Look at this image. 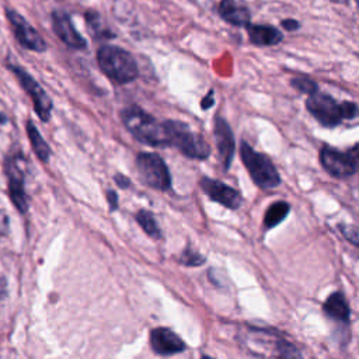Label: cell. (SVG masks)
Instances as JSON below:
<instances>
[{
  "instance_id": "cell-11",
  "label": "cell",
  "mask_w": 359,
  "mask_h": 359,
  "mask_svg": "<svg viewBox=\"0 0 359 359\" xmlns=\"http://www.w3.org/2000/svg\"><path fill=\"white\" fill-rule=\"evenodd\" d=\"M199 187L210 201L217 202L227 209L236 210L243 203V198H241L240 192L219 180L202 177L199 180Z\"/></svg>"
},
{
  "instance_id": "cell-5",
  "label": "cell",
  "mask_w": 359,
  "mask_h": 359,
  "mask_svg": "<svg viewBox=\"0 0 359 359\" xmlns=\"http://www.w3.org/2000/svg\"><path fill=\"white\" fill-rule=\"evenodd\" d=\"M136 168L140 180L150 188L168 191L171 188V174L165 161L157 154L142 151L136 156Z\"/></svg>"
},
{
  "instance_id": "cell-28",
  "label": "cell",
  "mask_w": 359,
  "mask_h": 359,
  "mask_svg": "<svg viewBox=\"0 0 359 359\" xmlns=\"http://www.w3.org/2000/svg\"><path fill=\"white\" fill-rule=\"evenodd\" d=\"M280 25L287 32H294V31H297L300 28V21H297L294 18H285V20L280 21Z\"/></svg>"
},
{
  "instance_id": "cell-17",
  "label": "cell",
  "mask_w": 359,
  "mask_h": 359,
  "mask_svg": "<svg viewBox=\"0 0 359 359\" xmlns=\"http://www.w3.org/2000/svg\"><path fill=\"white\" fill-rule=\"evenodd\" d=\"M324 313L339 323H349L351 318V309L349 304L344 296V293L341 292H334L331 293L327 300L323 304Z\"/></svg>"
},
{
  "instance_id": "cell-29",
  "label": "cell",
  "mask_w": 359,
  "mask_h": 359,
  "mask_svg": "<svg viewBox=\"0 0 359 359\" xmlns=\"http://www.w3.org/2000/svg\"><path fill=\"white\" fill-rule=\"evenodd\" d=\"M107 201H108V203H109L111 212H114V210L118 209V195H116L115 191L109 189V191L107 192Z\"/></svg>"
},
{
  "instance_id": "cell-6",
  "label": "cell",
  "mask_w": 359,
  "mask_h": 359,
  "mask_svg": "<svg viewBox=\"0 0 359 359\" xmlns=\"http://www.w3.org/2000/svg\"><path fill=\"white\" fill-rule=\"evenodd\" d=\"M306 109L324 128H335L344 121L341 102L320 90L307 95Z\"/></svg>"
},
{
  "instance_id": "cell-22",
  "label": "cell",
  "mask_w": 359,
  "mask_h": 359,
  "mask_svg": "<svg viewBox=\"0 0 359 359\" xmlns=\"http://www.w3.org/2000/svg\"><path fill=\"white\" fill-rule=\"evenodd\" d=\"M276 359H303V356L292 342L279 339L276 342Z\"/></svg>"
},
{
  "instance_id": "cell-18",
  "label": "cell",
  "mask_w": 359,
  "mask_h": 359,
  "mask_svg": "<svg viewBox=\"0 0 359 359\" xmlns=\"http://www.w3.org/2000/svg\"><path fill=\"white\" fill-rule=\"evenodd\" d=\"M25 129H27V135H28V139H29L34 153L42 163H48L49 157H50V147L48 146V143L45 142V139L42 137L38 128L34 125V122L31 119L27 121Z\"/></svg>"
},
{
  "instance_id": "cell-4",
  "label": "cell",
  "mask_w": 359,
  "mask_h": 359,
  "mask_svg": "<svg viewBox=\"0 0 359 359\" xmlns=\"http://www.w3.org/2000/svg\"><path fill=\"white\" fill-rule=\"evenodd\" d=\"M240 156L255 185L269 189L280 184V175L272 160L266 154L254 150L245 140L240 144Z\"/></svg>"
},
{
  "instance_id": "cell-35",
  "label": "cell",
  "mask_w": 359,
  "mask_h": 359,
  "mask_svg": "<svg viewBox=\"0 0 359 359\" xmlns=\"http://www.w3.org/2000/svg\"><path fill=\"white\" fill-rule=\"evenodd\" d=\"M355 4H356V8H358V11H359V0H355Z\"/></svg>"
},
{
  "instance_id": "cell-24",
  "label": "cell",
  "mask_w": 359,
  "mask_h": 359,
  "mask_svg": "<svg viewBox=\"0 0 359 359\" xmlns=\"http://www.w3.org/2000/svg\"><path fill=\"white\" fill-rule=\"evenodd\" d=\"M178 261L181 265H185V266H201L205 264L206 258L202 254H199L196 250L187 247L182 250Z\"/></svg>"
},
{
  "instance_id": "cell-9",
  "label": "cell",
  "mask_w": 359,
  "mask_h": 359,
  "mask_svg": "<svg viewBox=\"0 0 359 359\" xmlns=\"http://www.w3.org/2000/svg\"><path fill=\"white\" fill-rule=\"evenodd\" d=\"M6 17L10 22V28L14 32V36L17 42L34 52H45L46 50V42L45 39L39 35V32L27 21L25 17L18 14L14 8H6Z\"/></svg>"
},
{
  "instance_id": "cell-7",
  "label": "cell",
  "mask_w": 359,
  "mask_h": 359,
  "mask_svg": "<svg viewBox=\"0 0 359 359\" xmlns=\"http://www.w3.org/2000/svg\"><path fill=\"white\" fill-rule=\"evenodd\" d=\"M7 67L17 77L20 86L29 95L38 118L43 122H48L50 119V114H52V108H53L50 97L46 94V91L39 86V83L24 67L13 65V63L8 65Z\"/></svg>"
},
{
  "instance_id": "cell-32",
  "label": "cell",
  "mask_w": 359,
  "mask_h": 359,
  "mask_svg": "<svg viewBox=\"0 0 359 359\" xmlns=\"http://www.w3.org/2000/svg\"><path fill=\"white\" fill-rule=\"evenodd\" d=\"M346 153L351 156V158L353 160V163H355L356 167L359 168V143H356V144H353L352 147H349Z\"/></svg>"
},
{
  "instance_id": "cell-30",
  "label": "cell",
  "mask_w": 359,
  "mask_h": 359,
  "mask_svg": "<svg viewBox=\"0 0 359 359\" xmlns=\"http://www.w3.org/2000/svg\"><path fill=\"white\" fill-rule=\"evenodd\" d=\"M213 90H210L203 98H202V101H201V108L202 109H209L210 107H213V104H215V100H213Z\"/></svg>"
},
{
  "instance_id": "cell-23",
  "label": "cell",
  "mask_w": 359,
  "mask_h": 359,
  "mask_svg": "<svg viewBox=\"0 0 359 359\" xmlns=\"http://www.w3.org/2000/svg\"><path fill=\"white\" fill-rule=\"evenodd\" d=\"M290 86L299 91V93H303V94H313L316 91H318V84L311 80L310 77H303V76H296V77H292L290 79Z\"/></svg>"
},
{
  "instance_id": "cell-33",
  "label": "cell",
  "mask_w": 359,
  "mask_h": 359,
  "mask_svg": "<svg viewBox=\"0 0 359 359\" xmlns=\"http://www.w3.org/2000/svg\"><path fill=\"white\" fill-rule=\"evenodd\" d=\"M330 1L337 3V4H348L349 3V0H330Z\"/></svg>"
},
{
  "instance_id": "cell-3",
  "label": "cell",
  "mask_w": 359,
  "mask_h": 359,
  "mask_svg": "<svg viewBox=\"0 0 359 359\" xmlns=\"http://www.w3.org/2000/svg\"><path fill=\"white\" fill-rule=\"evenodd\" d=\"M168 144L192 160H206L210 156V146L202 135L194 132L188 123L178 119L163 121Z\"/></svg>"
},
{
  "instance_id": "cell-10",
  "label": "cell",
  "mask_w": 359,
  "mask_h": 359,
  "mask_svg": "<svg viewBox=\"0 0 359 359\" xmlns=\"http://www.w3.org/2000/svg\"><path fill=\"white\" fill-rule=\"evenodd\" d=\"M318 157L323 168L335 178H348L358 171V167L351 156L332 146L324 144L320 149Z\"/></svg>"
},
{
  "instance_id": "cell-8",
  "label": "cell",
  "mask_w": 359,
  "mask_h": 359,
  "mask_svg": "<svg viewBox=\"0 0 359 359\" xmlns=\"http://www.w3.org/2000/svg\"><path fill=\"white\" fill-rule=\"evenodd\" d=\"M24 158L21 154H11L4 163V171L7 177L10 199L20 213L28 210V196L25 192V172Z\"/></svg>"
},
{
  "instance_id": "cell-15",
  "label": "cell",
  "mask_w": 359,
  "mask_h": 359,
  "mask_svg": "<svg viewBox=\"0 0 359 359\" xmlns=\"http://www.w3.org/2000/svg\"><path fill=\"white\" fill-rule=\"evenodd\" d=\"M217 14L223 21L234 27L245 28L251 22V11L243 0H220Z\"/></svg>"
},
{
  "instance_id": "cell-26",
  "label": "cell",
  "mask_w": 359,
  "mask_h": 359,
  "mask_svg": "<svg viewBox=\"0 0 359 359\" xmlns=\"http://www.w3.org/2000/svg\"><path fill=\"white\" fill-rule=\"evenodd\" d=\"M342 116L344 119H353L359 115V107L352 101H342Z\"/></svg>"
},
{
  "instance_id": "cell-16",
  "label": "cell",
  "mask_w": 359,
  "mask_h": 359,
  "mask_svg": "<svg viewBox=\"0 0 359 359\" xmlns=\"http://www.w3.org/2000/svg\"><path fill=\"white\" fill-rule=\"evenodd\" d=\"M248 39L255 46H275L283 41V34L268 24H252L245 25Z\"/></svg>"
},
{
  "instance_id": "cell-13",
  "label": "cell",
  "mask_w": 359,
  "mask_h": 359,
  "mask_svg": "<svg viewBox=\"0 0 359 359\" xmlns=\"http://www.w3.org/2000/svg\"><path fill=\"white\" fill-rule=\"evenodd\" d=\"M149 341L153 352L160 356H171L187 349L181 337L167 327L153 328L149 334Z\"/></svg>"
},
{
  "instance_id": "cell-19",
  "label": "cell",
  "mask_w": 359,
  "mask_h": 359,
  "mask_svg": "<svg viewBox=\"0 0 359 359\" xmlns=\"http://www.w3.org/2000/svg\"><path fill=\"white\" fill-rule=\"evenodd\" d=\"M290 206L287 202L285 201H276L273 203H271L264 215V226L266 230L278 226L280 222H283L286 219V216L289 215Z\"/></svg>"
},
{
  "instance_id": "cell-25",
  "label": "cell",
  "mask_w": 359,
  "mask_h": 359,
  "mask_svg": "<svg viewBox=\"0 0 359 359\" xmlns=\"http://www.w3.org/2000/svg\"><path fill=\"white\" fill-rule=\"evenodd\" d=\"M338 229L341 234L355 247L359 248V227L355 224H348V223H339Z\"/></svg>"
},
{
  "instance_id": "cell-2",
  "label": "cell",
  "mask_w": 359,
  "mask_h": 359,
  "mask_svg": "<svg viewBox=\"0 0 359 359\" xmlns=\"http://www.w3.org/2000/svg\"><path fill=\"white\" fill-rule=\"evenodd\" d=\"M101 72L116 84H128L137 79L139 67L130 52L115 45H102L97 50Z\"/></svg>"
},
{
  "instance_id": "cell-27",
  "label": "cell",
  "mask_w": 359,
  "mask_h": 359,
  "mask_svg": "<svg viewBox=\"0 0 359 359\" xmlns=\"http://www.w3.org/2000/svg\"><path fill=\"white\" fill-rule=\"evenodd\" d=\"M10 231V219L4 210L0 209V238L6 237Z\"/></svg>"
},
{
  "instance_id": "cell-34",
  "label": "cell",
  "mask_w": 359,
  "mask_h": 359,
  "mask_svg": "<svg viewBox=\"0 0 359 359\" xmlns=\"http://www.w3.org/2000/svg\"><path fill=\"white\" fill-rule=\"evenodd\" d=\"M201 359H215V358H212V356H208V355H203Z\"/></svg>"
},
{
  "instance_id": "cell-1",
  "label": "cell",
  "mask_w": 359,
  "mask_h": 359,
  "mask_svg": "<svg viewBox=\"0 0 359 359\" xmlns=\"http://www.w3.org/2000/svg\"><path fill=\"white\" fill-rule=\"evenodd\" d=\"M121 119L126 130L140 143L151 147H170L163 121H157L139 105L122 109Z\"/></svg>"
},
{
  "instance_id": "cell-21",
  "label": "cell",
  "mask_w": 359,
  "mask_h": 359,
  "mask_svg": "<svg viewBox=\"0 0 359 359\" xmlns=\"http://www.w3.org/2000/svg\"><path fill=\"white\" fill-rule=\"evenodd\" d=\"M86 22H87V28L90 29V32L95 39H109L115 36V34L109 31L108 27L102 22L101 15L98 13L88 11L86 14Z\"/></svg>"
},
{
  "instance_id": "cell-20",
  "label": "cell",
  "mask_w": 359,
  "mask_h": 359,
  "mask_svg": "<svg viewBox=\"0 0 359 359\" xmlns=\"http://www.w3.org/2000/svg\"><path fill=\"white\" fill-rule=\"evenodd\" d=\"M135 219H136L137 224L143 229V231H144L149 237H151V238H154V240H160V238H161L160 226H158V223H157V220L154 219V216H153L151 212H149V210H146V209H140V210H137Z\"/></svg>"
},
{
  "instance_id": "cell-14",
  "label": "cell",
  "mask_w": 359,
  "mask_h": 359,
  "mask_svg": "<svg viewBox=\"0 0 359 359\" xmlns=\"http://www.w3.org/2000/svg\"><path fill=\"white\" fill-rule=\"evenodd\" d=\"M52 28L55 35L69 48L73 49H84L87 41L79 34L72 18L65 11H53L52 13Z\"/></svg>"
},
{
  "instance_id": "cell-31",
  "label": "cell",
  "mask_w": 359,
  "mask_h": 359,
  "mask_svg": "<svg viewBox=\"0 0 359 359\" xmlns=\"http://www.w3.org/2000/svg\"><path fill=\"white\" fill-rule=\"evenodd\" d=\"M114 181H115L116 185L121 187V188H129V187H130V180H129L128 177H125L123 174H116V175L114 177Z\"/></svg>"
},
{
  "instance_id": "cell-12",
  "label": "cell",
  "mask_w": 359,
  "mask_h": 359,
  "mask_svg": "<svg viewBox=\"0 0 359 359\" xmlns=\"http://www.w3.org/2000/svg\"><path fill=\"white\" fill-rule=\"evenodd\" d=\"M213 135L217 146V153H219V160L224 171L229 170L234 150H236V140L233 130L229 125V122L222 116V115H215L213 119Z\"/></svg>"
}]
</instances>
